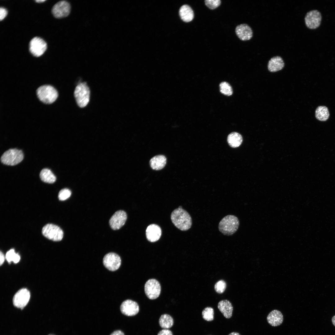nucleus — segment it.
<instances>
[{
  "label": "nucleus",
  "mask_w": 335,
  "mask_h": 335,
  "mask_svg": "<svg viewBox=\"0 0 335 335\" xmlns=\"http://www.w3.org/2000/svg\"><path fill=\"white\" fill-rule=\"evenodd\" d=\"M284 63L282 57L279 56H274L269 61L268 69L270 72H276L282 69Z\"/></svg>",
  "instance_id": "19"
},
{
  "label": "nucleus",
  "mask_w": 335,
  "mask_h": 335,
  "mask_svg": "<svg viewBox=\"0 0 335 335\" xmlns=\"http://www.w3.org/2000/svg\"><path fill=\"white\" fill-rule=\"evenodd\" d=\"M42 233L47 238L55 241L61 240L64 234L62 230L59 226L51 224L45 225L42 229Z\"/></svg>",
  "instance_id": "6"
},
{
  "label": "nucleus",
  "mask_w": 335,
  "mask_h": 335,
  "mask_svg": "<svg viewBox=\"0 0 335 335\" xmlns=\"http://www.w3.org/2000/svg\"><path fill=\"white\" fill-rule=\"evenodd\" d=\"M47 47L46 42L40 37L34 38L29 42V51L33 55L36 57L42 56L46 51Z\"/></svg>",
  "instance_id": "7"
},
{
  "label": "nucleus",
  "mask_w": 335,
  "mask_h": 335,
  "mask_svg": "<svg viewBox=\"0 0 335 335\" xmlns=\"http://www.w3.org/2000/svg\"><path fill=\"white\" fill-rule=\"evenodd\" d=\"M7 10L5 8L1 7L0 8V20H2L7 16Z\"/></svg>",
  "instance_id": "32"
},
{
  "label": "nucleus",
  "mask_w": 335,
  "mask_h": 335,
  "mask_svg": "<svg viewBox=\"0 0 335 335\" xmlns=\"http://www.w3.org/2000/svg\"><path fill=\"white\" fill-rule=\"evenodd\" d=\"M228 335H241L239 333L236 332H232L230 333Z\"/></svg>",
  "instance_id": "36"
},
{
  "label": "nucleus",
  "mask_w": 335,
  "mask_h": 335,
  "mask_svg": "<svg viewBox=\"0 0 335 335\" xmlns=\"http://www.w3.org/2000/svg\"><path fill=\"white\" fill-rule=\"evenodd\" d=\"M127 217V213L124 211L119 210L116 211L109 220L111 228L114 230L120 229L125 224Z\"/></svg>",
  "instance_id": "13"
},
{
  "label": "nucleus",
  "mask_w": 335,
  "mask_h": 335,
  "mask_svg": "<svg viewBox=\"0 0 335 335\" xmlns=\"http://www.w3.org/2000/svg\"><path fill=\"white\" fill-rule=\"evenodd\" d=\"M171 218L175 226L182 231L188 230L192 225L190 215L182 208H178L173 210L171 213Z\"/></svg>",
  "instance_id": "1"
},
{
  "label": "nucleus",
  "mask_w": 335,
  "mask_h": 335,
  "mask_svg": "<svg viewBox=\"0 0 335 335\" xmlns=\"http://www.w3.org/2000/svg\"><path fill=\"white\" fill-rule=\"evenodd\" d=\"M0 265L1 266L3 264L5 259V256L1 251L0 252Z\"/></svg>",
  "instance_id": "35"
},
{
  "label": "nucleus",
  "mask_w": 335,
  "mask_h": 335,
  "mask_svg": "<svg viewBox=\"0 0 335 335\" xmlns=\"http://www.w3.org/2000/svg\"><path fill=\"white\" fill-rule=\"evenodd\" d=\"M30 298L29 291L26 288L19 290L14 296L13 299L14 305L21 309L27 305Z\"/></svg>",
  "instance_id": "11"
},
{
  "label": "nucleus",
  "mask_w": 335,
  "mask_h": 335,
  "mask_svg": "<svg viewBox=\"0 0 335 335\" xmlns=\"http://www.w3.org/2000/svg\"><path fill=\"white\" fill-rule=\"evenodd\" d=\"M41 180L43 182L53 183L56 181V177L50 170L47 168L42 169L40 173Z\"/></svg>",
  "instance_id": "24"
},
{
  "label": "nucleus",
  "mask_w": 335,
  "mask_h": 335,
  "mask_svg": "<svg viewBox=\"0 0 335 335\" xmlns=\"http://www.w3.org/2000/svg\"><path fill=\"white\" fill-rule=\"evenodd\" d=\"M332 321L333 324L335 326V315L332 318Z\"/></svg>",
  "instance_id": "37"
},
{
  "label": "nucleus",
  "mask_w": 335,
  "mask_h": 335,
  "mask_svg": "<svg viewBox=\"0 0 335 335\" xmlns=\"http://www.w3.org/2000/svg\"><path fill=\"white\" fill-rule=\"evenodd\" d=\"M205 5L210 9L213 10L217 8L221 3L220 0H205Z\"/></svg>",
  "instance_id": "31"
},
{
  "label": "nucleus",
  "mask_w": 335,
  "mask_h": 335,
  "mask_svg": "<svg viewBox=\"0 0 335 335\" xmlns=\"http://www.w3.org/2000/svg\"><path fill=\"white\" fill-rule=\"evenodd\" d=\"M6 258L9 263L13 261L16 263L18 262L20 259V256L16 253L13 249H10L7 252Z\"/></svg>",
  "instance_id": "27"
},
{
  "label": "nucleus",
  "mask_w": 335,
  "mask_h": 335,
  "mask_svg": "<svg viewBox=\"0 0 335 335\" xmlns=\"http://www.w3.org/2000/svg\"><path fill=\"white\" fill-rule=\"evenodd\" d=\"M70 10L69 3L66 1H61L54 5L52 9V13L56 18H61L68 16Z\"/></svg>",
  "instance_id": "9"
},
{
  "label": "nucleus",
  "mask_w": 335,
  "mask_h": 335,
  "mask_svg": "<svg viewBox=\"0 0 335 335\" xmlns=\"http://www.w3.org/2000/svg\"><path fill=\"white\" fill-rule=\"evenodd\" d=\"M220 90L221 92L224 95L230 96L233 93L232 88L230 85L226 82L221 83L220 85Z\"/></svg>",
  "instance_id": "28"
},
{
  "label": "nucleus",
  "mask_w": 335,
  "mask_h": 335,
  "mask_svg": "<svg viewBox=\"0 0 335 335\" xmlns=\"http://www.w3.org/2000/svg\"><path fill=\"white\" fill-rule=\"evenodd\" d=\"M36 93L39 99L43 103L51 104L57 99L58 93L52 86L44 85L40 86L37 90Z\"/></svg>",
  "instance_id": "3"
},
{
  "label": "nucleus",
  "mask_w": 335,
  "mask_h": 335,
  "mask_svg": "<svg viewBox=\"0 0 335 335\" xmlns=\"http://www.w3.org/2000/svg\"><path fill=\"white\" fill-rule=\"evenodd\" d=\"M226 287V284L225 281L221 280L217 281L214 285L215 291L218 293H222L225 291Z\"/></svg>",
  "instance_id": "29"
},
{
  "label": "nucleus",
  "mask_w": 335,
  "mask_h": 335,
  "mask_svg": "<svg viewBox=\"0 0 335 335\" xmlns=\"http://www.w3.org/2000/svg\"><path fill=\"white\" fill-rule=\"evenodd\" d=\"M267 320L268 323L274 327L279 326L283 321V316L281 312L276 310L271 311L268 315Z\"/></svg>",
  "instance_id": "18"
},
{
  "label": "nucleus",
  "mask_w": 335,
  "mask_h": 335,
  "mask_svg": "<svg viewBox=\"0 0 335 335\" xmlns=\"http://www.w3.org/2000/svg\"><path fill=\"white\" fill-rule=\"evenodd\" d=\"M179 13L181 20L185 22L191 21L194 17L193 11L190 6L187 4L183 5L180 7Z\"/></svg>",
  "instance_id": "20"
},
{
  "label": "nucleus",
  "mask_w": 335,
  "mask_h": 335,
  "mask_svg": "<svg viewBox=\"0 0 335 335\" xmlns=\"http://www.w3.org/2000/svg\"></svg>",
  "instance_id": "39"
},
{
  "label": "nucleus",
  "mask_w": 335,
  "mask_h": 335,
  "mask_svg": "<svg viewBox=\"0 0 335 335\" xmlns=\"http://www.w3.org/2000/svg\"><path fill=\"white\" fill-rule=\"evenodd\" d=\"M203 319L207 321L210 322L214 319V310L211 307H207L203 310L202 312Z\"/></svg>",
  "instance_id": "26"
},
{
  "label": "nucleus",
  "mask_w": 335,
  "mask_h": 335,
  "mask_svg": "<svg viewBox=\"0 0 335 335\" xmlns=\"http://www.w3.org/2000/svg\"><path fill=\"white\" fill-rule=\"evenodd\" d=\"M217 307L226 319L231 318L232 315L233 306L228 300L220 301L218 304Z\"/></svg>",
  "instance_id": "17"
},
{
  "label": "nucleus",
  "mask_w": 335,
  "mask_h": 335,
  "mask_svg": "<svg viewBox=\"0 0 335 335\" xmlns=\"http://www.w3.org/2000/svg\"><path fill=\"white\" fill-rule=\"evenodd\" d=\"M110 335H124V334L122 331L117 330L113 332Z\"/></svg>",
  "instance_id": "34"
},
{
  "label": "nucleus",
  "mask_w": 335,
  "mask_h": 335,
  "mask_svg": "<svg viewBox=\"0 0 335 335\" xmlns=\"http://www.w3.org/2000/svg\"><path fill=\"white\" fill-rule=\"evenodd\" d=\"M166 160L164 156L162 155H156L151 159L150 161V165L154 170H160L165 167Z\"/></svg>",
  "instance_id": "21"
},
{
  "label": "nucleus",
  "mask_w": 335,
  "mask_h": 335,
  "mask_svg": "<svg viewBox=\"0 0 335 335\" xmlns=\"http://www.w3.org/2000/svg\"><path fill=\"white\" fill-rule=\"evenodd\" d=\"M322 19L320 12L317 10L310 11L307 13L305 20L306 26L310 29H315L320 25Z\"/></svg>",
  "instance_id": "12"
},
{
  "label": "nucleus",
  "mask_w": 335,
  "mask_h": 335,
  "mask_svg": "<svg viewBox=\"0 0 335 335\" xmlns=\"http://www.w3.org/2000/svg\"><path fill=\"white\" fill-rule=\"evenodd\" d=\"M45 0H35V1L38 3H41L45 2Z\"/></svg>",
  "instance_id": "38"
},
{
  "label": "nucleus",
  "mask_w": 335,
  "mask_h": 335,
  "mask_svg": "<svg viewBox=\"0 0 335 335\" xmlns=\"http://www.w3.org/2000/svg\"><path fill=\"white\" fill-rule=\"evenodd\" d=\"M239 225V220L237 217L229 215L226 216L221 220L218 228L219 231L224 235L230 236L236 232Z\"/></svg>",
  "instance_id": "2"
},
{
  "label": "nucleus",
  "mask_w": 335,
  "mask_h": 335,
  "mask_svg": "<svg viewBox=\"0 0 335 335\" xmlns=\"http://www.w3.org/2000/svg\"><path fill=\"white\" fill-rule=\"evenodd\" d=\"M157 335H173L171 331L168 329H164L160 331Z\"/></svg>",
  "instance_id": "33"
},
{
  "label": "nucleus",
  "mask_w": 335,
  "mask_h": 335,
  "mask_svg": "<svg viewBox=\"0 0 335 335\" xmlns=\"http://www.w3.org/2000/svg\"><path fill=\"white\" fill-rule=\"evenodd\" d=\"M229 145L233 148H236L240 146L243 141L242 136L239 133L233 132L230 134L227 138Z\"/></svg>",
  "instance_id": "22"
},
{
  "label": "nucleus",
  "mask_w": 335,
  "mask_h": 335,
  "mask_svg": "<svg viewBox=\"0 0 335 335\" xmlns=\"http://www.w3.org/2000/svg\"><path fill=\"white\" fill-rule=\"evenodd\" d=\"M173 323L172 318L167 314L162 315L159 319L160 326L164 329H168L171 328L173 325Z\"/></svg>",
  "instance_id": "25"
},
{
  "label": "nucleus",
  "mask_w": 335,
  "mask_h": 335,
  "mask_svg": "<svg viewBox=\"0 0 335 335\" xmlns=\"http://www.w3.org/2000/svg\"><path fill=\"white\" fill-rule=\"evenodd\" d=\"M23 158L24 155L22 150L12 149L8 150L3 154L1 158V161L5 165L14 166L20 162Z\"/></svg>",
  "instance_id": "5"
},
{
  "label": "nucleus",
  "mask_w": 335,
  "mask_h": 335,
  "mask_svg": "<svg viewBox=\"0 0 335 335\" xmlns=\"http://www.w3.org/2000/svg\"><path fill=\"white\" fill-rule=\"evenodd\" d=\"M71 194V191L67 188L63 189L59 192L58 198L61 201L65 200L69 198Z\"/></svg>",
  "instance_id": "30"
},
{
  "label": "nucleus",
  "mask_w": 335,
  "mask_h": 335,
  "mask_svg": "<svg viewBox=\"0 0 335 335\" xmlns=\"http://www.w3.org/2000/svg\"><path fill=\"white\" fill-rule=\"evenodd\" d=\"M122 313L128 316H133L136 315L139 310V306L136 302L131 300L123 302L120 306Z\"/></svg>",
  "instance_id": "14"
},
{
  "label": "nucleus",
  "mask_w": 335,
  "mask_h": 335,
  "mask_svg": "<svg viewBox=\"0 0 335 335\" xmlns=\"http://www.w3.org/2000/svg\"><path fill=\"white\" fill-rule=\"evenodd\" d=\"M159 282L154 279L148 280L145 285V292L147 297L150 299H155L159 296L161 292Z\"/></svg>",
  "instance_id": "8"
},
{
  "label": "nucleus",
  "mask_w": 335,
  "mask_h": 335,
  "mask_svg": "<svg viewBox=\"0 0 335 335\" xmlns=\"http://www.w3.org/2000/svg\"><path fill=\"white\" fill-rule=\"evenodd\" d=\"M103 262L104 266L108 270L114 271L118 270L121 264L120 257L113 252L109 253L104 257Z\"/></svg>",
  "instance_id": "10"
},
{
  "label": "nucleus",
  "mask_w": 335,
  "mask_h": 335,
  "mask_svg": "<svg viewBox=\"0 0 335 335\" xmlns=\"http://www.w3.org/2000/svg\"><path fill=\"white\" fill-rule=\"evenodd\" d=\"M330 114L328 108L325 106H319L315 111V117L318 120L325 121L327 120Z\"/></svg>",
  "instance_id": "23"
},
{
  "label": "nucleus",
  "mask_w": 335,
  "mask_h": 335,
  "mask_svg": "<svg viewBox=\"0 0 335 335\" xmlns=\"http://www.w3.org/2000/svg\"><path fill=\"white\" fill-rule=\"evenodd\" d=\"M162 234L161 228L155 224H152L147 227L146 230V236L147 239L151 242L157 241Z\"/></svg>",
  "instance_id": "16"
},
{
  "label": "nucleus",
  "mask_w": 335,
  "mask_h": 335,
  "mask_svg": "<svg viewBox=\"0 0 335 335\" xmlns=\"http://www.w3.org/2000/svg\"><path fill=\"white\" fill-rule=\"evenodd\" d=\"M235 31L237 36L242 41L249 40L253 36V31L251 28L246 24L237 25Z\"/></svg>",
  "instance_id": "15"
},
{
  "label": "nucleus",
  "mask_w": 335,
  "mask_h": 335,
  "mask_svg": "<svg viewBox=\"0 0 335 335\" xmlns=\"http://www.w3.org/2000/svg\"><path fill=\"white\" fill-rule=\"evenodd\" d=\"M74 96L79 107L83 108L87 105L89 101L90 91L86 83H80L76 86L74 92Z\"/></svg>",
  "instance_id": "4"
}]
</instances>
